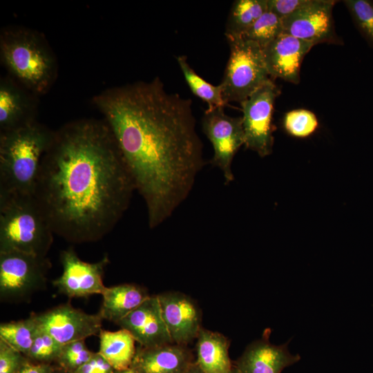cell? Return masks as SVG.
<instances>
[{
	"instance_id": "1",
	"label": "cell",
	"mask_w": 373,
	"mask_h": 373,
	"mask_svg": "<svg viewBox=\"0 0 373 373\" xmlns=\"http://www.w3.org/2000/svg\"><path fill=\"white\" fill-rule=\"evenodd\" d=\"M93 102L144 199L149 227L160 226L189 196L204 164L192 101L168 92L156 77L110 88Z\"/></svg>"
},
{
	"instance_id": "2",
	"label": "cell",
	"mask_w": 373,
	"mask_h": 373,
	"mask_svg": "<svg viewBox=\"0 0 373 373\" xmlns=\"http://www.w3.org/2000/svg\"><path fill=\"white\" fill-rule=\"evenodd\" d=\"M135 190L107 124L81 119L54 131L34 195L54 234L81 244L109 233Z\"/></svg>"
},
{
	"instance_id": "3",
	"label": "cell",
	"mask_w": 373,
	"mask_h": 373,
	"mask_svg": "<svg viewBox=\"0 0 373 373\" xmlns=\"http://www.w3.org/2000/svg\"><path fill=\"white\" fill-rule=\"evenodd\" d=\"M53 133L36 120L0 133V193L35 194Z\"/></svg>"
},
{
	"instance_id": "4",
	"label": "cell",
	"mask_w": 373,
	"mask_h": 373,
	"mask_svg": "<svg viewBox=\"0 0 373 373\" xmlns=\"http://www.w3.org/2000/svg\"><path fill=\"white\" fill-rule=\"evenodd\" d=\"M54 235L34 195L0 193V251L47 257Z\"/></svg>"
},
{
	"instance_id": "5",
	"label": "cell",
	"mask_w": 373,
	"mask_h": 373,
	"mask_svg": "<svg viewBox=\"0 0 373 373\" xmlns=\"http://www.w3.org/2000/svg\"><path fill=\"white\" fill-rule=\"evenodd\" d=\"M0 50L3 64L26 88L38 94L48 90L56 65L41 35L25 28L7 29L1 35Z\"/></svg>"
},
{
	"instance_id": "6",
	"label": "cell",
	"mask_w": 373,
	"mask_h": 373,
	"mask_svg": "<svg viewBox=\"0 0 373 373\" xmlns=\"http://www.w3.org/2000/svg\"><path fill=\"white\" fill-rule=\"evenodd\" d=\"M230 55L220 86L225 103L242 102L270 80L262 50L240 37L227 39Z\"/></svg>"
},
{
	"instance_id": "7",
	"label": "cell",
	"mask_w": 373,
	"mask_h": 373,
	"mask_svg": "<svg viewBox=\"0 0 373 373\" xmlns=\"http://www.w3.org/2000/svg\"><path fill=\"white\" fill-rule=\"evenodd\" d=\"M50 262L17 251H0V300L17 303L29 300L45 288Z\"/></svg>"
},
{
	"instance_id": "8",
	"label": "cell",
	"mask_w": 373,
	"mask_h": 373,
	"mask_svg": "<svg viewBox=\"0 0 373 373\" xmlns=\"http://www.w3.org/2000/svg\"><path fill=\"white\" fill-rule=\"evenodd\" d=\"M279 94V88L270 79L240 103L245 146L262 157L273 151L272 114L275 99Z\"/></svg>"
},
{
	"instance_id": "9",
	"label": "cell",
	"mask_w": 373,
	"mask_h": 373,
	"mask_svg": "<svg viewBox=\"0 0 373 373\" xmlns=\"http://www.w3.org/2000/svg\"><path fill=\"white\" fill-rule=\"evenodd\" d=\"M224 108H207L202 118V128L213 149L211 163L220 169L225 183L229 184L234 180L231 168L233 157L245 145V137L242 117L227 115Z\"/></svg>"
},
{
	"instance_id": "10",
	"label": "cell",
	"mask_w": 373,
	"mask_h": 373,
	"mask_svg": "<svg viewBox=\"0 0 373 373\" xmlns=\"http://www.w3.org/2000/svg\"><path fill=\"white\" fill-rule=\"evenodd\" d=\"M62 274L52 281L59 293L68 298L88 297L102 294L106 286L103 275L106 266L109 263L107 255L96 262L82 260L72 247L60 254Z\"/></svg>"
},
{
	"instance_id": "11",
	"label": "cell",
	"mask_w": 373,
	"mask_h": 373,
	"mask_svg": "<svg viewBox=\"0 0 373 373\" xmlns=\"http://www.w3.org/2000/svg\"><path fill=\"white\" fill-rule=\"evenodd\" d=\"M39 327L61 345L99 335L104 320L98 312L87 314L64 304L40 314H32Z\"/></svg>"
},
{
	"instance_id": "12",
	"label": "cell",
	"mask_w": 373,
	"mask_h": 373,
	"mask_svg": "<svg viewBox=\"0 0 373 373\" xmlns=\"http://www.w3.org/2000/svg\"><path fill=\"white\" fill-rule=\"evenodd\" d=\"M336 2L332 0H308L300 9L281 19L283 32L314 45L338 43L332 17Z\"/></svg>"
},
{
	"instance_id": "13",
	"label": "cell",
	"mask_w": 373,
	"mask_h": 373,
	"mask_svg": "<svg viewBox=\"0 0 373 373\" xmlns=\"http://www.w3.org/2000/svg\"><path fill=\"white\" fill-rule=\"evenodd\" d=\"M162 315L173 343L185 345L198 337L201 317L193 300L178 292L157 295Z\"/></svg>"
},
{
	"instance_id": "14",
	"label": "cell",
	"mask_w": 373,
	"mask_h": 373,
	"mask_svg": "<svg viewBox=\"0 0 373 373\" xmlns=\"http://www.w3.org/2000/svg\"><path fill=\"white\" fill-rule=\"evenodd\" d=\"M116 324L127 330L141 347H154L173 343L157 296H150Z\"/></svg>"
},
{
	"instance_id": "15",
	"label": "cell",
	"mask_w": 373,
	"mask_h": 373,
	"mask_svg": "<svg viewBox=\"0 0 373 373\" xmlns=\"http://www.w3.org/2000/svg\"><path fill=\"white\" fill-rule=\"evenodd\" d=\"M314 46L283 32L262 49L269 76L298 84L302 61Z\"/></svg>"
},
{
	"instance_id": "16",
	"label": "cell",
	"mask_w": 373,
	"mask_h": 373,
	"mask_svg": "<svg viewBox=\"0 0 373 373\" xmlns=\"http://www.w3.org/2000/svg\"><path fill=\"white\" fill-rule=\"evenodd\" d=\"M300 358L290 353L287 343L276 345L263 337L246 348L235 366L240 373H281Z\"/></svg>"
},
{
	"instance_id": "17",
	"label": "cell",
	"mask_w": 373,
	"mask_h": 373,
	"mask_svg": "<svg viewBox=\"0 0 373 373\" xmlns=\"http://www.w3.org/2000/svg\"><path fill=\"white\" fill-rule=\"evenodd\" d=\"M192 363L189 353L182 345L172 343L139 347L131 366L139 373H186Z\"/></svg>"
},
{
	"instance_id": "18",
	"label": "cell",
	"mask_w": 373,
	"mask_h": 373,
	"mask_svg": "<svg viewBox=\"0 0 373 373\" xmlns=\"http://www.w3.org/2000/svg\"><path fill=\"white\" fill-rule=\"evenodd\" d=\"M99 313L103 319L117 323L140 306L150 296L140 286L121 284L106 287Z\"/></svg>"
},
{
	"instance_id": "19",
	"label": "cell",
	"mask_w": 373,
	"mask_h": 373,
	"mask_svg": "<svg viewBox=\"0 0 373 373\" xmlns=\"http://www.w3.org/2000/svg\"><path fill=\"white\" fill-rule=\"evenodd\" d=\"M197 361L203 373H227L233 367L229 342L218 332L201 328L198 336Z\"/></svg>"
},
{
	"instance_id": "20",
	"label": "cell",
	"mask_w": 373,
	"mask_h": 373,
	"mask_svg": "<svg viewBox=\"0 0 373 373\" xmlns=\"http://www.w3.org/2000/svg\"><path fill=\"white\" fill-rule=\"evenodd\" d=\"M23 93L9 79L0 84V133L35 120Z\"/></svg>"
},
{
	"instance_id": "21",
	"label": "cell",
	"mask_w": 373,
	"mask_h": 373,
	"mask_svg": "<svg viewBox=\"0 0 373 373\" xmlns=\"http://www.w3.org/2000/svg\"><path fill=\"white\" fill-rule=\"evenodd\" d=\"M98 353L115 370H122L131 367L135 355V340L126 329L116 332L102 330L99 334Z\"/></svg>"
},
{
	"instance_id": "22",
	"label": "cell",
	"mask_w": 373,
	"mask_h": 373,
	"mask_svg": "<svg viewBox=\"0 0 373 373\" xmlns=\"http://www.w3.org/2000/svg\"><path fill=\"white\" fill-rule=\"evenodd\" d=\"M267 11V0L235 1L227 21V39L241 37Z\"/></svg>"
},
{
	"instance_id": "23",
	"label": "cell",
	"mask_w": 373,
	"mask_h": 373,
	"mask_svg": "<svg viewBox=\"0 0 373 373\" xmlns=\"http://www.w3.org/2000/svg\"><path fill=\"white\" fill-rule=\"evenodd\" d=\"M39 330V325L31 314L29 318L0 325V339L17 351L26 355Z\"/></svg>"
},
{
	"instance_id": "24",
	"label": "cell",
	"mask_w": 373,
	"mask_h": 373,
	"mask_svg": "<svg viewBox=\"0 0 373 373\" xmlns=\"http://www.w3.org/2000/svg\"><path fill=\"white\" fill-rule=\"evenodd\" d=\"M176 59L192 93L204 101L209 109L226 106L227 104L223 99L220 84L212 85L199 76L189 66L186 56H178Z\"/></svg>"
},
{
	"instance_id": "25",
	"label": "cell",
	"mask_w": 373,
	"mask_h": 373,
	"mask_svg": "<svg viewBox=\"0 0 373 373\" xmlns=\"http://www.w3.org/2000/svg\"><path fill=\"white\" fill-rule=\"evenodd\" d=\"M283 32L282 20L267 10L240 37L253 41L263 49Z\"/></svg>"
},
{
	"instance_id": "26",
	"label": "cell",
	"mask_w": 373,
	"mask_h": 373,
	"mask_svg": "<svg viewBox=\"0 0 373 373\" xmlns=\"http://www.w3.org/2000/svg\"><path fill=\"white\" fill-rule=\"evenodd\" d=\"M283 126L289 135L303 138L316 131L318 122L312 112L305 109H296L286 113Z\"/></svg>"
},
{
	"instance_id": "27",
	"label": "cell",
	"mask_w": 373,
	"mask_h": 373,
	"mask_svg": "<svg viewBox=\"0 0 373 373\" xmlns=\"http://www.w3.org/2000/svg\"><path fill=\"white\" fill-rule=\"evenodd\" d=\"M61 347L62 345L39 327L34 342L26 356L39 363L49 364L57 361Z\"/></svg>"
},
{
	"instance_id": "28",
	"label": "cell",
	"mask_w": 373,
	"mask_h": 373,
	"mask_svg": "<svg viewBox=\"0 0 373 373\" xmlns=\"http://www.w3.org/2000/svg\"><path fill=\"white\" fill-rule=\"evenodd\" d=\"M343 2L360 32L373 46V2L369 0H345Z\"/></svg>"
},
{
	"instance_id": "29",
	"label": "cell",
	"mask_w": 373,
	"mask_h": 373,
	"mask_svg": "<svg viewBox=\"0 0 373 373\" xmlns=\"http://www.w3.org/2000/svg\"><path fill=\"white\" fill-rule=\"evenodd\" d=\"M84 341H73L62 345L57 359L61 368L73 373L91 358L94 352L86 347Z\"/></svg>"
},
{
	"instance_id": "30",
	"label": "cell",
	"mask_w": 373,
	"mask_h": 373,
	"mask_svg": "<svg viewBox=\"0 0 373 373\" xmlns=\"http://www.w3.org/2000/svg\"><path fill=\"white\" fill-rule=\"evenodd\" d=\"M23 355L0 339V373H17L28 361Z\"/></svg>"
},
{
	"instance_id": "31",
	"label": "cell",
	"mask_w": 373,
	"mask_h": 373,
	"mask_svg": "<svg viewBox=\"0 0 373 373\" xmlns=\"http://www.w3.org/2000/svg\"><path fill=\"white\" fill-rule=\"evenodd\" d=\"M307 2L308 0H267V10L283 19Z\"/></svg>"
},
{
	"instance_id": "32",
	"label": "cell",
	"mask_w": 373,
	"mask_h": 373,
	"mask_svg": "<svg viewBox=\"0 0 373 373\" xmlns=\"http://www.w3.org/2000/svg\"><path fill=\"white\" fill-rule=\"evenodd\" d=\"M115 371L113 367L97 352L73 373H114Z\"/></svg>"
},
{
	"instance_id": "33",
	"label": "cell",
	"mask_w": 373,
	"mask_h": 373,
	"mask_svg": "<svg viewBox=\"0 0 373 373\" xmlns=\"http://www.w3.org/2000/svg\"><path fill=\"white\" fill-rule=\"evenodd\" d=\"M54 369L50 364H34L28 361L17 373H51Z\"/></svg>"
},
{
	"instance_id": "34",
	"label": "cell",
	"mask_w": 373,
	"mask_h": 373,
	"mask_svg": "<svg viewBox=\"0 0 373 373\" xmlns=\"http://www.w3.org/2000/svg\"><path fill=\"white\" fill-rule=\"evenodd\" d=\"M186 373H203V372L195 362L191 363Z\"/></svg>"
},
{
	"instance_id": "35",
	"label": "cell",
	"mask_w": 373,
	"mask_h": 373,
	"mask_svg": "<svg viewBox=\"0 0 373 373\" xmlns=\"http://www.w3.org/2000/svg\"><path fill=\"white\" fill-rule=\"evenodd\" d=\"M114 373H139L135 368L130 367L122 370H115Z\"/></svg>"
},
{
	"instance_id": "36",
	"label": "cell",
	"mask_w": 373,
	"mask_h": 373,
	"mask_svg": "<svg viewBox=\"0 0 373 373\" xmlns=\"http://www.w3.org/2000/svg\"><path fill=\"white\" fill-rule=\"evenodd\" d=\"M51 373H70V372L66 371L65 370L60 367L59 369L55 368Z\"/></svg>"
},
{
	"instance_id": "37",
	"label": "cell",
	"mask_w": 373,
	"mask_h": 373,
	"mask_svg": "<svg viewBox=\"0 0 373 373\" xmlns=\"http://www.w3.org/2000/svg\"><path fill=\"white\" fill-rule=\"evenodd\" d=\"M227 373H240L238 369L234 365Z\"/></svg>"
}]
</instances>
